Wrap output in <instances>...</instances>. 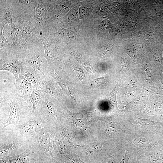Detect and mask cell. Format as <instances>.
I'll list each match as a JSON object with an SVG mask.
<instances>
[{
  "label": "cell",
  "mask_w": 163,
  "mask_h": 163,
  "mask_svg": "<svg viewBox=\"0 0 163 163\" xmlns=\"http://www.w3.org/2000/svg\"><path fill=\"white\" fill-rule=\"evenodd\" d=\"M31 103L19 95L14 86L0 94V104H8L10 107L9 116L5 122H1V130L10 125H21L24 120H28L31 114Z\"/></svg>",
  "instance_id": "cell-1"
},
{
  "label": "cell",
  "mask_w": 163,
  "mask_h": 163,
  "mask_svg": "<svg viewBox=\"0 0 163 163\" xmlns=\"http://www.w3.org/2000/svg\"><path fill=\"white\" fill-rule=\"evenodd\" d=\"M1 133L0 155L2 157L13 154L23 147L27 146L29 140H25L13 133Z\"/></svg>",
  "instance_id": "cell-2"
},
{
  "label": "cell",
  "mask_w": 163,
  "mask_h": 163,
  "mask_svg": "<svg viewBox=\"0 0 163 163\" xmlns=\"http://www.w3.org/2000/svg\"><path fill=\"white\" fill-rule=\"evenodd\" d=\"M29 142L28 148L20 154L0 157V163H36L40 155L43 154L34 142Z\"/></svg>",
  "instance_id": "cell-3"
},
{
  "label": "cell",
  "mask_w": 163,
  "mask_h": 163,
  "mask_svg": "<svg viewBox=\"0 0 163 163\" xmlns=\"http://www.w3.org/2000/svg\"><path fill=\"white\" fill-rule=\"evenodd\" d=\"M49 126L42 129L34 137L29 139L34 142L41 152L45 156L51 158L53 162L55 159L53 155L52 135Z\"/></svg>",
  "instance_id": "cell-4"
},
{
  "label": "cell",
  "mask_w": 163,
  "mask_h": 163,
  "mask_svg": "<svg viewBox=\"0 0 163 163\" xmlns=\"http://www.w3.org/2000/svg\"><path fill=\"white\" fill-rule=\"evenodd\" d=\"M54 99L43 91L38 103L35 117L50 122H52L56 114V107Z\"/></svg>",
  "instance_id": "cell-5"
},
{
  "label": "cell",
  "mask_w": 163,
  "mask_h": 163,
  "mask_svg": "<svg viewBox=\"0 0 163 163\" xmlns=\"http://www.w3.org/2000/svg\"><path fill=\"white\" fill-rule=\"evenodd\" d=\"M49 122L35 117H30L25 123L15 126L16 129L21 134L31 138L35 136L43 128L48 126Z\"/></svg>",
  "instance_id": "cell-6"
},
{
  "label": "cell",
  "mask_w": 163,
  "mask_h": 163,
  "mask_svg": "<svg viewBox=\"0 0 163 163\" xmlns=\"http://www.w3.org/2000/svg\"><path fill=\"white\" fill-rule=\"evenodd\" d=\"M44 78L39 82L42 90L53 99H62V94L60 89L54 79L49 74L43 72Z\"/></svg>",
  "instance_id": "cell-7"
},
{
  "label": "cell",
  "mask_w": 163,
  "mask_h": 163,
  "mask_svg": "<svg viewBox=\"0 0 163 163\" xmlns=\"http://www.w3.org/2000/svg\"><path fill=\"white\" fill-rule=\"evenodd\" d=\"M22 68L21 61L16 58L8 56L0 57V70L10 72L14 76L15 80L18 78Z\"/></svg>",
  "instance_id": "cell-8"
},
{
  "label": "cell",
  "mask_w": 163,
  "mask_h": 163,
  "mask_svg": "<svg viewBox=\"0 0 163 163\" xmlns=\"http://www.w3.org/2000/svg\"><path fill=\"white\" fill-rule=\"evenodd\" d=\"M34 87L21 74L18 78L15 80L14 88L15 91L19 95L28 101Z\"/></svg>",
  "instance_id": "cell-9"
},
{
  "label": "cell",
  "mask_w": 163,
  "mask_h": 163,
  "mask_svg": "<svg viewBox=\"0 0 163 163\" xmlns=\"http://www.w3.org/2000/svg\"><path fill=\"white\" fill-rule=\"evenodd\" d=\"M20 74L34 87H40L39 82L43 79L36 70H34L31 67L23 64Z\"/></svg>",
  "instance_id": "cell-10"
},
{
  "label": "cell",
  "mask_w": 163,
  "mask_h": 163,
  "mask_svg": "<svg viewBox=\"0 0 163 163\" xmlns=\"http://www.w3.org/2000/svg\"><path fill=\"white\" fill-rule=\"evenodd\" d=\"M40 36L44 48V58L46 59L48 65L53 69L56 58L55 52L52 47V45L45 37L44 34L43 33H40Z\"/></svg>",
  "instance_id": "cell-11"
},
{
  "label": "cell",
  "mask_w": 163,
  "mask_h": 163,
  "mask_svg": "<svg viewBox=\"0 0 163 163\" xmlns=\"http://www.w3.org/2000/svg\"><path fill=\"white\" fill-rule=\"evenodd\" d=\"M43 55V53H35L27 57L21 62L23 64L32 68L34 70L37 69L43 74L41 67L42 59L44 57Z\"/></svg>",
  "instance_id": "cell-12"
},
{
  "label": "cell",
  "mask_w": 163,
  "mask_h": 163,
  "mask_svg": "<svg viewBox=\"0 0 163 163\" xmlns=\"http://www.w3.org/2000/svg\"><path fill=\"white\" fill-rule=\"evenodd\" d=\"M43 91L40 87H34L30 95L29 101L32 104L33 109L30 116H35L38 103L42 96Z\"/></svg>",
  "instance_id": "cell-13"
},
{
  "label": "cell",
  "mask_w": 163,
  "mask_h": 163,
  "mask_svg": "<svg viewBox=\"0 0 163 163\" xmlns=\"http://www.w3.org/2000/svg\"><path fill=\"white\" fill-rule=\"evenodd\" d=\"M18 26L22 32L23 41L27 39L30 38L31 37H33L34 34L27 23L24 21H20L18 23Z\"/></svg>",
  "instance_id": "cell-14"
},
{
  "label": "cell",
  "mask_w": 163,
  "mask_h": 163,
  "mask_svg": "<svg viewBox=\"0 0 163 163\" xmlns=\"http://www.w3.org/2000/svg\"><path fill=\"white\" fill-rule=\"evenodd\" d=\"M10 35L14 45L17 44L20 42L21 40L22 39V34L18 26L12 27L11 28Z\"/></svg>",
  "instance_id": "cell-15"
},
{
  "label": "cell",
  "mask_w": 163,
  "mask_h": 163,
  "mask_svg": "<svg viewBox=\"0 0 163 163\" xmlns=\"http://www.w3.org/2000/svg\"><path fill=\"white\" fill-rule=\"evenodd\" d=\"M61 33L64 38L69 39L74 38L77 35V31L74 27H70L67 29H62Z\"/></svg>",
  "instance_id": "cell-16"
},
{
  "label": "cell",
  "mask_w": 163,
  "mask_h": 163,
  "mask_svg": "<svg viewBox=\"0 0 163 163\" xmlns=\"http://www.w3.org/2000/svg\"><path fill=\"white\" fill-rule=\"evenodd\" d=\"M47 7L42 1L39 2L38 5L35 10L36 16L39 18L45 16L46 12L47 11Z\"/></svg>",
  "instance_id": "cell-17"
},
{
  "label": "cell",
  "mask_w": 163,
  "mask_h": 163,
  "mask_svg": "<svg viewBox=\"0 0 163 163\" xmlns=\"http://www.w3.org/2000/svg\"><path fill=\"white\" fill-rule=\"evenodd\" d=\"M3 18L4 19L3 25L5 26L6 24H12V18L10 11L5 9L3 14Z\"/></svg>",
  "instance_id": "cell-18"
},
{
  "label": "cell",
  "mask_w": 163,
  "mask_h": 163,
  "mask_svg": "<svg viewBox=\"0 0 163 163\" xmlns=\"http://www.w3.org/2000/svg\"><path fill=\"white\" fill-rule=\"evenodd\" d=\"M5 26H3L0 27V50L4 49V47H5L9 45L7 41V40L3 36L2 31L3 29Z\"/></svg>",
  "instance_id": "cell-19"
},
{
  "label": "cell",
  "mask_w": 163,
  "mask_h": 163,
  "mask_svg": "<svg viewBox=\"0 0 163 163\" xmlns=\"http://www.w3.org/2000/svg\"><path fill=\"white\" fill-rule=\"evenodd\" d=\"M104 77H101L95 78L91 83V86L92 87L99 86L103 84L105 82Z\"/></svg>",
  "instance_id": "cell-20"
},
{
  "label": "cell",
  "mask_w": 163,
  "mask_h": 163,
  "mask_svg": "<svg viewBox=\"0 0 163 163\" xmlns=\"http://www.w3.org/2000/svg\"><path fill=\"white\" fill-rule=\"evenodd\" d=\"M133 141L135 144L139 146H145L148 144L147 140L142 138H135Z\"/></svg>",
  "instance_id": "cell-21"
},
{
  "label": "cell",
  "mask_w": 163,
  "mask_h": 163,
  "mask_svg": "<svg viewBox=\"0 0 163 163\" xmlns=\"http://www.w3.org/2000/svg\"><path fill=\"white\" fill-rule=\"evenodd\" d=\"M74 69L77 77L80 79H83L85 77V75L82 70L79 67L76 66Z\"/></svg>",
  "instance_id": "cell-22"
},
{
  "label": "cell",
  "mask_w": 163,
  "mask_h": 163,
  "mask_svg": "<svg viewBox=\"0 0 163 163\" xmlns=\"http://www.w3.org/2000/svg\"><path fill=\"white\" fill-rule=\"evenodd\" d=\"M67 163H85L76 158H71L69 156H64Z\"/></svg>",
  "instance_id": "cell-23"
},
{
  "label": "cell",
  "mask_w": 163,
  "mask_h": 163,
  "mask_svg": "<svg viewBox=\"0 0 163 163\" xmlns=\"http://www.w3.org/2000/svg\"><path fill=\"white\" fill-rule=\"evenodd\" d=\"M119 163H131L129 156L126 151L125 155Z\"/></svg>",
  "instance_id": "cell-24"
}]
</instances>
